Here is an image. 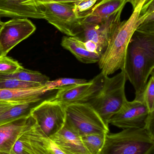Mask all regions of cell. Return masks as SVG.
Returning a JSON list of instances; mask_svg holds the SVG:
<instances>
[{"label": "cell", "instance_id": "7", "mask_svg": "<svg viewBox=\"0 0 154 154\" xmlns=\"http://www.w3.org/2000/svg\"><path fill=\"white\" fill-rule=\"evenodd\" d=\"M30 116L43 134L50 137L65 125V106L52 99L42 100L33 109Z\"/></svg>", "mask_w": 154, "mask_h": 154}, {"label": "cell", "instance_id": "19", "mask_svg": "<svg viewBox=\"0 0 154 154\" xmlns=\"http://www.w3.org/2000/svg\"><path fill=\"white\" fill-rule=\"evenodd\" d=\"M42 99L36 101L15 104L0 116V125L11 122L21 118L30 116L34 108L42 101Z\"/></svg>", "mask_w": 154, "mask_h": 154}, {"label": "cell", "instance_id": "1", "mask_svg": "<svg viewBox=\"0 0 154 154\" xmlns=\"http://www.w3.org/2000/svg\"><path fill=\"white\" fill-rule=\"evenodd\" d=\"M150 0H139L128 20L121 21L115 30L105 51L98 62L101 73L108 76L124 68L128 44L139 26L154 13L153 4Z\"/></svg>", "mask_w": 154, "mask_h": 154}, {"label": "cell", "instance_id": "32", "mask_svg": "<svg viewBox=\"0 0 154 154\" xmlns=\"http://www.w3.org/2000/svg\"><path fill=\"white\" fill-rule=\"evenodd\" d=\"M3 23L4 22H2V21L1 20V19H0V29H1V28H2V26Z\"/></svg>", "mask_w": 154, "mask_h": 154}, {"label": "cell", "instance_id": "26", "mask_svg": "<svg viewBox=\"0 0 154 154\" xmlns=\"http://www.w3.org/2000/svg\"><path fill=\"white\" fill-rule=\"evenodd\" d=\"M88 81L84 79H73V78H61L55 80L49 81L45 84L49 91L69 85L85 83Z\"/></svg>", "mask_w": 154, "mask_h": 154}, {"label": "cell", "instance_id": "25", "mask_svg": "<svg viewBox=\"0 0 154 154\" xmlns=\"http://www.w3.org/2000/svg\"><path fill=\"white\" fill-rule=\"evenodd\" d=\"M22 68L18 61L6 56H0V76L13 75Z\"/></svg>", "mask_w": 154, "mask_h": 154}, {"label": "cell", "instance_id": "29", "mask_svg": "<svg viewBox=\"0 0 154 154\" xmlns=\"http://www.w3.org/2000/svg\"><path fill=\"white\" fill-rule=\"evenodd\" d=\"M15 104H18L0 101V116Z\"/></svg>", "mask_w": 154, "mask_h": 154}, {"label": "cell", "instance_id": "22", "mask_svg": "<svg viewBox=\"0 0 154 154\" xmlns=\"http://www.w3.org/2000/svg\"><path fill=\"white\" fill-rule=\"evenodd\" d=\"M43 86L39 83L25 82L11 77L0 76V89H22Z\"/></svg>", "mask_w": 154, "mask_h": 154}, {"label": "cell", "instance_id": "15", "mask_svg": "<svg viewBox=\"0 0 154 154\" xmlns=\"http://www.w3.org/2000/svg\"><path fill=\"white\" fill-rule=\"evenodd\" d=\"M31 116L0 125V154H11L16 140L25 130Z\"/></svg>", "mask_w": 154, "mask_h": 154}, {"label": "cell", "instance_id": "4", "mask_svg": "<svg viewBox=\"0 0 154 154\" xmlns=\"http://www.w3.org/2000/svg\"><path fill=\"white\" fill-rule=\"evenodd\" d=\"M154 153V137L145 128H127L107 134L99 154H151Z\"/></svg>", "mask_w": 154, "mask_h": 154}, {"label": "cell", "instance_id": "8", "mask_svg": "<svg viewBox=\"0 0 154 154\" xmlns=\"http://www.w3.org/2000/svg\"><path fill=\"white\" fill-rule=\"evenodd\" d=\"M36 29V26L28 18H15L4 22L0 29V56H6Z\"/></svg>", "mask_w": 154, "mask_h": 154}, {"label": "cell", "instance_id": "23", "mask_svg": "<svg viewBox=\"0 0 154 154\" xmlns=\"http://www.w3.org/2000/svg\"><path fill=\"white\" fill-rule=\"evenodd\" d=\"M98 0H81L73 3V11L81 21L87 18Z\"/></svg>", "mask_w": 154, "mask_h": 154}, {"label": "cell", "instance_id": "28", "mask_svg": "<svg viewBox=\"0 0 154 154\" xmlns=\"http://www.w3.org/2000/svg\"><path fill=\"white\" fill-rule=\"evenodd\" d=\"M84 45L86 50L89 52L95 53L101 56L102 53L99 49V47L96 43L91 41H83Z\"/></svg>", "mask_w": 154, "mask_h": 154}, {"label": "cell", "instance_id": "14", "mask_svg": "<svg viewBox=\"0 0 154 154\" xmlns=\"http://www.w3.org/2000/svg\"><path fill=\"white\" fill-rule=\"evenodd\" d=\"M49 138L67 153L91 154L84 145L79 134L66 122L58 133Z\"/></svg>", "mask_w": 154, "mask_h": 154}, {"label": "cell", "instance_id": "30", "mask_svg": "<svg viewBox=\"0 0 154 154\" xmlns=\"http://www.w3.org/2000/svg\"><path fill=\"white\" fill-rule=\"evenodd\" d=\"M81 0H41L40 4L44 3L56 2L63 3H73Z\"/></svg>", "mask_w": 154, "mask_h": 154}, {"label": "cell", "instance_id": "27", "mask_svg": "<svg viewBox=\"0 0 154 154\" xmlns=\"http://www.w3.org/2000/svg\"><path fill=\"white\" fill-rule=\"evenodd\" d=\"M11 153L15 154H33L25 143L21 135L14 143Z\"/></svg>", "mask_w": 154, "mask_h": 154}, {"label": "cell", "instance_id": "5", "mask_svg": "<svg viewBox=\"0 0 154 154\" xmlns=\"http://www.w3.org/2000/svg\"><path fill=\"white\" fill-rule=\"evenodd\" d=\"M66 123L80 136L98 133H109L98 113L87 102L72 103L65 106Z\"/></svg>", "mask_w": 154, "mask_h": 154}, {"label": "cell", "instance_id": "18", "mask_svg": "<svg viewBox=\"0 0 154 154\" xmlns=\"http://www.w3.org/2000/svg\"><path fill=\"white\" fill-rule=\"evenodd\" d=\"M61 45L64 49L72 53L80 62L85 64L98 63L101 56L89 52L86 50L84 42L77 36H64Z\"/></svg>", "mask_w": 154, "mask_h": 154}, {"label": "cell", "instance_id": "12", "mask_svg": "<svg viewBox=\"0 0 154 154\" xmlns=\"http://www.w3.org/2000/svg\"><path fill=\"white\" fill-rule=\"evenodd\" d=\"M41 0H0V16L44 19Z\"/></svg>", "mask_w": 154, "mask_h": 154}, {"label": "cell", "instance_id": "13", "mask_svg": "<svg viewBox=\"0 0 154 154\" xmlns=\"http://www.w3.org/2000/svg\"><path fill=\"white\" fill-rule=\"evenodd\" d=\"M22 136L33 154H69L45 136L35 123L27 128Z\"/></svg>", "mask_w": 154, "mask_h": 154}, {"label": "cell", "instance_id": "11", "mask_svg": "<svg viewBox=\"0 0 154 154\" xmlns=\"http://www.w3.org/2000/svg\"><path fill=\"white\" fill-rule=\"evenodd\" d=\"M149 112L143 101L127 100L109 120L108 124L122 129L144 128Z\"/></svg>", "mask_w": 154, "mask_h": 154}, {"label": "cell", "instance_id": "9", "mask_svg": "<svg viewBox=\"0 0 154 154\" xmlns=\"http://www.w3.org/2000/svg\"><path fill=\"white\" fill-rule=\"evenodd\" d=\"M122 11L123 10H120L100 23L82 24V32L77 36L83 41H91L96 43L103 54L121 22Z\"/></svg>", "mask_w": 154, "mask_h": 154}, {"label": "cell", "instance_id": "21", "mask_svg": "<svg viewBox=\"0 0 154 154\" xmlns=\"http://www.w3.org/2000/svg\"><path fill=\"white\" fill-rule=\"evenodd\" d=\"M107 134L101 133L86 135L81 137V139L90 154H99L104 146Z\"/></svg>", "mask_w": 154, "mask_h": 154}, {"label": "cell", "instance_id": "24", "mask_svg": "<svg viewBox=\"0 0 154 154\" xmlns=\"http://www.w3.org/2000/svg\"><path fill=\"white\" fill-rule=\"evenodd\" d=\"M140 100L145 105L149 113L154 112V72L146 85Z\"/></svg>", "mask_w": 154, "mask_h": 154}, {"label": "cell", "instance_id": "3", "mask_svg": "<svg viewBox=\"0 0 154 154\" xmlns=\"http://www.w3.org/2000/svg\"><path fill=\"white\" fill-rule=\"evenodd\" d=\"M127 80L124 69L113 77L105 76L101 88L86 102L93 107L108 126L110 119L127 101L125 94Z\"/></svg>", "mask_w": 154, "mask_h": 154}, {"label": "cell", "instance_id": "34", "mask_svg": "<svg viewBox=\"0 0 154 154\" xmlns=\"http://www.w3.org/2000/svg\"><path fill=\"white\" fill-rule=\"evenodd\" d=\"M151 154H154V153H153Z\"/></svg>", "mask_w": 154, "mask_h": 154}, {"label": "cell", "instance_id": "31", "mask_svg": "<svg viewBox=\"0 0 154 154\" xmlns=\"http://www.w3.org/2000/svg\"><path fill=\"white\" fill-rule=\"evenodd\" d=\"M139 1V0H127V2H129L132 5L133 9H134L135 7L137 5Z\"/></svg>", "mask_w": 154, "mask_h": 154}, {"label": "cell", "instance_id": "20", "mask_svg": "<svg viewBox=\"0 0 154 154\" xmlns=\"http://www.w3.org/2000/svg\"><path fill=\"white\" fill-rule=\"evenodd\" d=\"M3 76L11 77L25 82L39 83L42 86H45L50 80L49 77L40 72L28 70L23 67L13 75Z\"/></svg>", "mask_w": 154, "mask_h": 154}, {"label": "cell", "instance_id": "10", "mask_svg": "<svg viewBox=\"0 0 154 154\" xmlns=\"http://www.w3.org/2000/svg\"><path fill=\"white\" fill-rule=\"evenodd\" d=\"M105 76L100 73L93 79L85 83L60 88L52 99L64 106L72 103L87 102L101 88Z\"/></svg>", "mask_w": 154, "mask_h": 154}, {"label": "cell", "instance_id": "6", "mask_svg": "<svg viewBox=\"0 0 154 154\" xmlns=\"http://www.w3.org/2000/svg\"><path fill=\"white\" fill-rule=\"evenodd\" d=\"M44 19L67 36H77L82 32L81 20L75 15L73 3H41Z\"/></svg>", "mask_w": 154, "mask_h": 154}, {"label": "cell", "instance_id": "33", "mask_svg": "<svg viewBox=\"0 0 154 154\" xmlns=\"http://www.w3.org/2000/svg\"><path fill=\"white\" fill-rule=\"evenodd\" d=\"M11 154H15L12 153H11Z\"/></svg>", "mask_w": 154, "mask_h": 154}, {"label": "cell", "instance_id": "16", "mask_svg": "<svg viewBox=\"0 0 154 154\" xmlns=\"http://www.w3.org/2000/svg\"><path fill=\"white\" fill-rule=\"evenodd\" d=\"M127 3V0H98L90 15L81 21L82 25L100 23L123 10Z\"/></svg>", "mask_w": 154, "mask_h": 154}, {"label": "cell", "instance_id": "17", "mask_svg": "<svg viewBox=\"0 0 154 154\" xmlns=\"http://www.w3.org/2000/svg\"><path fill=\"white\" fill-rule=\"evenodd\" d=\"M49 91L46 86L22 89H0V101L20 103L42 99V97Z\"/></svg>", "mask_w": 154, "mask_h": 154}, {"label": "cell", "instance_id": "2", "mask_svg": "<svg viewBox=\"0 0 154 154\" xmlns=\"http://www.w3.org/2000/svg\"><path fill=\"white\" fill-rule=\"evenodd\" d=\"M154 69V33L137 29L128 44L124 70L135 90L136 100H141Z\"/></svg>", "mask_w": 154, "mask_h": 154}]
</instances>
